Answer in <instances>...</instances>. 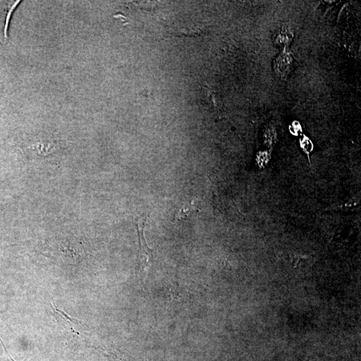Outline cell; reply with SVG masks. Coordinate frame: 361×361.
<instances>
[{"mask_svg":"<svg viewBox=\"0 0 361 361\" xmlns=\"http://www.w3.org/2000/svg\"><path fill=\"white\" fill-rule=\"evenodd\" d=\"M146 216H142L136 220V229L138 231V244H139V251L138 256V271L141 279L142 282H144L147 278V273L153 262V249L147 245V241L145 237V228Z\"/></svg>","mask_w":361,"mask_h":361,"instance_id":"1","label":"cell"},{"mask_svg":"<svg viewBox=\"0 0 361 361\" xmlns=\"http://www.w3.org/2000/svg\"><path fill=\"white\" fill-rule=\"evenodd\" d=\"M198 211V205L195 201H191L188 203L184 204L181 208L177 212L175 219L176 220H181L190 216L191 213Z\"/></svg>","mask_w":361,"mask_h":361,"instance_id":"2","label":"cell"},{"mask_svg":"<svg viewBox=\"0 0 361 361\" xmlns=\"http://www.w3.org/2000/svg\"><path fill=\"white\" fill-rule=\"evenodd\" d=\"M303 143L304 149H305V150L307 151V152H309V151H311L312 150V144L311 142H310L309 140L306 139V140H304Z\"/></svg>","mask_w":361,"mask_h":361,"instance_id":"3","label":"cell"}]
</instances>
